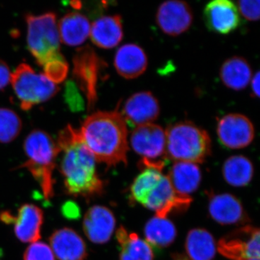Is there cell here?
I'll return each mask as SVG.
<instances>
[{"mask_svg": "<svg viewBox=\"0 0 260 260\" xmlns=\"http://www.w3.org/2000/svg\"><path fill=\"white\" fill-rule=\"evenodd\" d=\"M61 155L59 172L67 194L90 200L100 196L104 182L96 172V160L85 145L80 130L68 124L59 133L56 142Z\"/></svg>", "mask_w": 260, "mask_h": 260, "instance_id": "obj_1", "label": "cell"}, {"mask_svg": "<svg viewBox=\"0 0 260 260\" xmlns=\"http://www.w3.org/2000/svg\"><path fill=\"white\" fill-rule=\"evenodd\" d=\"M80 135L96 162L107 167L127 164V126L121 112H94L82 124Z\"/></svg>", "mask_w": 260, "mask_h": 260, "instance_id": "obj_2", "label": "cell"}, {"mask_svg": "<svg viewBox=\"0 0 260 260\" xmlns=\"http://www.w3.org/2000/svg\"><path fill=\"white\" fill-rule=\"evenodd\" d=\"M130 196L133 202L155 212V216L167 218L173 212L184 211L190 205V197L177 194L167 176L154 169H144L136 178L131 187Z\"/></svg>", "mask_w": 260, "mask_h": 260, "instance_id": "obj_3", "label": "cell"}, {"mask_svg": "<svg viewBox=\"0 0 260 260\" xmlns=\"http://www.w3.org/2000/svg\"><path fill=\"white\" fill-rule=\"evenodd\" d=\"M26 160L19 167L26 169L42 189L44 199L49 201L54 196L53 177L59 156L57 144L51 135L42 129H34L23 143Z\"/></svg>", "mask_w": 260, "mask_h": 260, "instance_id": "obj_4", "label": "cell"}, {"mask_svg": "<svg viewBox=\"0 0 260 260\" xmlns=\"http://www.w3.org/2000/svg\"><path fill=\"white\" fill-rule=\"evenodd\" d=\"M168 159L202 164L211 153V139L203 128L189 121L174 123L168 127Z\"/></svg>", "mask_w": 260, "mask_h": 260, "instance_id": "obj_5", "label": "cell"}, {"mask_svg": "<svg viewBox=\"0 0 260 260\" xmlns=\"http://www.w3.org/2000/svg\"><path fill=\"white\" fill-rule=\"evenodd\" d=\"M25 21L29 51L43 68L61 54L56 14L53 12L39 15L28 13Z\"/></svg>", "mask_w": 260, "mask_h": 260, "instance_id": "obj_6", "label": "cell"}, {"mask_svg": "<svg viewBox=\"0 0 260 260\" xmlns=\"http://www.w3.org/2000/svg\"><path fill=\"white\" fill-rule=\"evenodd\" d=\"M12 85L24 111L47 102L60 90L44 73H38L26 63L19 64L11 75Z\"/></svg>", "mask_w": 260, "mask_h": 260, "instance_id": "obj_7", "label": "cell"}, {"mask_svg": "<svg viewBox=\"0 0 260 260\" xmlns=\"http://www.w3.org/2000/svg\"><path fill=\"white\" fill-rule=\"evenodd\" d=\"M133 150L142 157L141 169H154L161 172L168 160L166 131L158 124L137 126L130 136Z\"/></svg>", "mask_w": 260, "mask_h": 260, "instance_id": "obj_8", "label": "cell"}, {"mask_svg": "<svg viewBox=\"0 0 260 260\" xmlns=\"http://www.w3.org/2000/svg\"><path fill=\"white\" fill-rule=\"evenodd\" d=\"M73 62V77L86 97L89 110H91L96 104L98 83L105 63L90 46L77 49Z\"/></svg>", "mask_w": 260, "mask_h": 260, "instance_id": "obj_9", "label": "cell"}, {"mask_svg": "<svg viewBox=\"0 0 260 260\" xmlns=\"http://www.w3.org/2000/svg\"><path fill=\"white\" fill-rule=\"evenodd\" d=\"M259 229L246 225L220 239L217 249L231 260L259 259Z\"/></svg>", "mask_w": 260, "mask_h": 260, "instance_id": "obj_10", "label": "cell"}, {"mask_svg": "<svg viewBox=\"0 0 260 260\" xmlns=\"http://www.w3.org/2000/svg\"><path fill=\"white\" fill-rule=\"evenodd\" d=\"M216 132L220 143L229 149L249 146L255 135L254 124L250 119L239 113H231L220 118Z\"/></svg>", "mask_w": 260, "mask_h": 260, "instance_id": "obj_11", "label": "cell"}, {"mask_svg": "<svg viewBox=\"0 0 260 260\" xmlns=\"http://www.w3.org/2000/svg\"><path fill=\"white\" fill-rule=\"evenodd\" d=\"M0 220L8 225H14L15 236L21 242H37L42 237L44 213L37 205L28 203L21 205L16 215L9 211L2 212Z\"/></svg>", "mask_w": 260, "mask_h": 260, "instance_id": "obj_12", "label": "cell"}, {"mask_svg": "<svg viewBox=\"0 0 260 260\" xmlns=\"http://www.w3.org/2000/svg\"><path fill=\"white\" fill-rule=\"evenodd\" d=\"M193 19L190 5L181 0L164 2L158 7L155 16L159 28L170 37H177L187 31Z\"/></svg>", "mask_w": 260, "mask_h": 260, "instance_id": "obj_13", "label": "cell"}, {"mask_svg": "<svg viewBox=\"0 0 260 260\" xmlns=\"http://www.w3.org/2000/svg\"><path fill=\"white\" fill-rule=\"evenodd\" d=\"M160 112L156 97L151 92L141 91L128 98L121 114L126 124L137 127L153 123L158 119Z\"/></svg>", "mask_w": 260, "mask_h": 260, "instance_id": "obj_14", "label": "cell"}, {"mask_svg": "<svg viewBox=\"0 0 260 260\" xmlns=\"http://www.w3.org/2000/svg\"><path fill=\"white\" fill-rule=\"evenodd\" d=\"M204 20L210 30L226 35L240 25V15L237 5L229 0H214L204 9Z\"/></svg>", "mask_w": 260, "mask_h": 260, "instance_id": "obj_15", "label": "cell"}, {"mask_svg": "<svg viewBox=\"0 0 260 260\" xmlns=\"http://www.w3.org/2000/svg\"><path fill=\"white\" fill-rule=\"evenodd\" d=\"M208 210L211 218L222 225H239L249 221L242 203L229 193H210Z\"/></svg>", "mask_w": 260, "mask_h": 260, "instance_id": "obj_16", "label": "cell"}, {"mask_svg": "<svg viewBox=\"0 0 260 260\" xmlns=\"http://www.w3.org/2000/svg\"><path fill=\"white\" fill-rule=\"evenodd\" d=\"M115 227V216L107 207L94 205L89 208L84 216V233L94 244H103L109 242Z\"/></svg>", "mask_w": 260, "mask_h": 260, "instance_id": "obj_17", "label": "cell"}, {"mask_svg": "<svg viewBox=\"0 0 260 260\" xmlns=\"http://www.w3.org/2000/svg\"><path fill=\"white\" fill-rule=\"evenodd\" d=\"M50 247L59 260H85L87 246L83 238L73 229L62 228L51 234Z\"/></svg>", "mask_w": 260, "mask_h": 260, "instance_id": "obj_18", "label": "cell"}, {"mask_svg": "<svg viewBox=\"0 0 260 260\" xmlns=\"http://www.w3.org/2000/svg\"><path fill=\"white\" fill-rule=\"evenodd\" d=\"M114 64L118 74L122 78L135 79L146 71L148 56L138 44H124L116 51Z\"/></svg>", "mask_w": 260, "mask_h": 260, "instance_id": "obj_19", "label": "cell"}, {"mask_svg": "<svg viewBox=\"0 0 260 260\" xmlns=\"http://www.w3.org/2000/svg\"><path fill=\"white\" fill-rule=\"evenodd\" d=\"M91 42L102 49H113L119 45L124 37L121 17L106 15L96 19L90 25Z\"/></svg>", "mask_w": 260, "mask_h": 260, "instance_id": "obj_20", "label": "cell"}, {"mask_svg": "<svg viewBox=\"0 0 260 260\" xmlns=\"http://www.w3.org/2000/svg\"><path fill=\"white\" fill-rule=\"evenodd\" d=\"M167 177L177 194L190 197L200 186L202 174L198 164L177 161L172 166Z\"/></svg>", "mask_w": 260, "mask_h": 260, "instance_id": "obj_21", "label": "cell"}, {"mask_svg": "<svg viewBox=\"0 0 260 260\" xmlns=\"http://www.w3.org/2000/svg\"><path fill=\"white\" fill-rule=\"evenodd\" d=\"M57 27L61 42L70 47L81 45L90 35L88 18L78 12L67 13L59 20Z\"/></svg>", "mask_w": 260, "mask_h": 260, "instance_id": "obj_22", "label": "cell"}, {"mask_svg": "<svg viewBox=\"0 0 260 260\" xmlns=\"http://www.w3.org/2000/svg\"><path fill=\"white\" fill-rule=\"evenodd\" d=\"M252 77L249 63L242 56H235L226 59L220 69V78L228 88L239 91L248 86Z\"/></svg>", "mask_w": 260, "mask_h": 260, "instance_id": "obj_23", "label": "cell"}, {"mask_svg": "<svg viewBox=\"0 0 260 260\" xmlns=\"http://www.w3.org/2000/svg\"><path fill=\"white\" fill-rule=\"evenodd\" d=\"M186 254L189 260H213L217 245L211 234L204 229H191L186 236Z\"/></svg>", "mask_w": 260, "mask_h": 260, "instance_id": "obj_24", "label": "cell"}, {"mask_svg": "<svg viewBox=\"0 0 260 260\" xmlns=\"http://www.w3.org/2000/svg\"><path fill=\"white\" fill-rule=\"evenodd\" d=\"M116 237L121 248L120 260H153L151 246L138 234L129 233L125 228L120 226L116 231Z\"/></svg>", "mask_w": 260, "mask_h": 260, "instance_id": "obj_25", "label": "cell"}, {"mask_svg": "<svg viewBox=\"0 0 260 260\" xmlns=\"http://www.w3.org/2000/svg\"><path fill=\"white\" fill-rule=\"evenodd\" d=\"M177 229L167 218L155 216L147 222L145 226L146 242L150 246L162 249L170 246L177 237Z\"/></svg>", "mask_w": 260, "mask_h": 260, "instance_id": "obj_26", "label": "cell"}, {"mask_svg": "<svg viewBox=\"0 0 260 260\" xmlns=\"http://www.w3.org/2000/svg\"><path fill=\"white\" fill-rule=\"evenodd\" d=\"M223 175L228 184L236 187L245 186L254 175V166L244 155H233L224 162Z\"/></svg>", "mask_w": 260, "mask_h": 260, "instance_id": "obj_27", "label": "cell"}, {"mask_svg": "<svg viewBox=\"0 0 260 260\" xmlns=\"http://www.w3.org/2000/svg\"><path fill=\"white\" fill-rule=\"evenodd\" d=\"M22 120L16 112L8 108H0V143H10L21 132Z\"/></svg>", "mask_w": 260, "mask_h": 260, "instance_id": "obj_28", "label": "cell"}, {"mask_svg": "<svg viewBox=\"0 0 260 260\" xmlns=\"http://www.w3.org/2000/svg\"><path fill=\"white\" fill-rule=\"evenodd\" d=\"M43 68L44 70V74L51 81L56 84L61 83L65 79L68 75L69 66L64 56L61 54L56 59H53L47 64L44 65Z\"/></svg>", "mask_w": 260, "mask_h": 260, "instance_id": "obj_29", "label": "cell"}, {"mask_svg": "<svg viewBox=\"0 0 260 260\" xmlns=\"http://www.w3.org/2000/svg\"><path fill=\"white\" fill-rule=\"evenodd\" d=\"M23 260H55L50 246L44 242L31 243L23 254Z\"/></svg>", "mask_w": 260, "mask_h": 260, "instance_id": "obj_30", "label": "cell"}, {"mask_svg": "<svg viewBox=\"0 0 260 260\" xmlns=\"http://www.w3.org/2000/svg\"><path fill=\"white\" fill-rule=\"evenodd\" d=\"M237 9L239 15L249 21H256L259 19L260 3L258 0H240L238 1Z\"/></svg>", "mask_w": 260, "mask_h": 260, "instance_id": "obj_31", "label": "cell"}, {"mask_svg": "<svg viewBox=\"0 0 260 260\" xmlns=\"http://www.w3.org/2000/svg\"><path fill=\"white\" fill-rule=\"evenodd\" d=\"M67 100H68V104H70V107H75L76 105L77 110L80 109V107L83 105V101H82V98H80V94L77 91L76 85L73 82H69L67 85Z\"/></svg>", "mask_w": 260, "mask_h": 260, "instance_id": "obj_32", "label": "cell"}, {"mask_svg": "<svg viewBox=\"0 0 260 260\" xmlns=\"http://www.w3.org/2000/svg\"><path fill=\"white\" fill-rule=\"evenodd\" d=\"M11 75L9 66L5 61L0 59V90L8 86L11 80Z\"/></svg>", "mask_w": 260, "mask_h": 260, "instance_id": "obj_33", "label": "cell"}, {"mask_svg": "<svg viewBox=\"0 0 260 260\" xmlns=\"http://www.w3.org/2000/svg\"><path fill=\"white\" fill-rule=\"evenodd\" d=\"M259 72L257 71L254 75L251 77L250 80V85L251 89V93L253 97H259Z\"/></svg>", "mask_w": 260, "mask_h": 260, "instance_id": "obj_34", "label": "cell"}, {"mask_svg": "<svg viewBox=\"0 0 260 260\" xmlns=\"http://www.w3.org/2000/svg\"><path fill=\"white\" fill-rule=\"evenodd\" d=\"M70 4L73 5V8H75V9H79V8H81V3L80 2H71Z\"/></svg>", "mask_w": 260, "mask_h": 260, "instance_id": "obj_35", "label": "cell"}, {"mask_svg": "<svg viewBox=\"0 0 260 260\" xmlns=\"http://www.w3.org/2000/svg\"><path fill=\"white\" fill-rule=\"evenodd\" d=\"M173 260H189L186 256L182 255H176L174 256V259Z\"/></svg>", "mask_w": 260, "mask_h": 260, "instance_id": "obj_36", "label": "cell"}, {"mask_svg": "<svg viewBox=\"0 0 260 260\" xmlns=\"http://www.w3.org/2000/svg\"><path fill=\"white\" fill-rule=\"evenodd\" d=\"M250 260H259V259H250Z\"/></svg>", "mask_w": 260, "mask_h": 260, "instance_id": "obj_37", "label": "cell"}]
</instances>
